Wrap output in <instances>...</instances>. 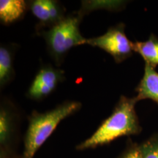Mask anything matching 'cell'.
I'll use <instances>...</instances> for the list:
<instances>
[{
    "label": "cell",
    "mask_w": 158,
    "mask_h": 158,
    "mask_svg": "<svg viewBox=\"0 0 158 158\" xmlns=\"http://www.w3.org/2000/svg\"><path fill=\"white\" fill-rule=\"evenodd\" d=\"M137 102L136 97H120L109 117L102 122L92 135L78 144L76 149H93L110 143L122 136L139 133L141 127L135 109Z\"/></svg>",
    "instance_id": "obj_1"
},
{
    "label": "cell",
    "mask_w": 158,
    "mask_h": 158,
    "mask_svg": "<svg viewBox=\"0 0 158 158\" xmlns=\"http://www.w3.org/2000/svg\"><path fill=\"white\" fill-rule=\"evenodd\" d=\"M81 107L80 102L66 101L45 113L33 112L29 118L21 158H34L37 152L56 130L58 124L80 110Z\"/></svg>",
    "instance_id": "obj_2"
},
{
    "label": "cell",
    "mask_w": 158,
    "mask_h": 158,
    "mask_svg": "<svg viewBox=\"0 0 158 158\" xmlns=\"http://www.w3.org/2000/svg\"><path fill=\"white\" fill-rule=\"evenodd\" d=\"M80 16H65L60 22L43 32L51 56L58 65L62 62L71 48L86 44V39L82 36L79 29Z\"/></svg>",
    "instance_id": "obj_3"
},
{
    "label": "cell",
    "mask_w": 158,
    "mask_h": 158,
    "mask_svg": "<svg viewBox=\"0 0 158 158\" xmlns=\"http://www.w3.org/2000/svg\"><path fill=\"white\" fill-rule=\"evenodd\" d=\"M123 23L110 27L101 36L86 40V44L103 50L113 57L116 63H121L133 54V42L124 32Z\"/></svg>",
    "instance_id": "obj_4"
},
{
    "label": "cell",
    "mask_w": 158,
    "mask_h": 158,
    "mask_svg": "<svg viewBox=\"0 0 158 158\" xmlns=\"http://www.w3.org/2000/svg\"><path fill=\"white\" fill-rule=\"evenodd\" d=\"M64 79V72L59 68L47 65L40 69L29 87L27 96L39 100L50 95Z\"/></svg>",
    "instance_id": "obj_5"
},
{
    "label": "cell",
    "mask_w": 158,
    "mask_h": 158,
    "mask_svg": "<svg viewBox=\"0 0 158 158\" xmlns=\"http://www.w3.org/2000/svg\"><path fill=\"white\" fill-rule=\"evenodd\" d=\"M28 7L42 27L51 28L65 17L62 5L54 0H33L29 2Z\"/></svg>",
    "instance_id": "obj_6"
},
{
    "label": "cell",
    "mask_w": 158,
    "mask_h": 158,
    "mask_svg": "<svg viewBox=\"0 0 158 158\" xmlns=\"http://www.w3.org/2000/svg\"><path fill=\"white\" fill-rule=\"evenodd\" d=\"M136 92H138V95L135 96L138 101L149 99L158 104V73L155 69L145 64L143 78Z\"/></svg>",
    "instance_id": "obj_7"
},
{
    "label": "cell",
    "mask_w": 158,
    "mask_h": 158,
    "mask_svg": "<svg viewBox=\"0 0 158 158\" xmlns=\"http://www.w3.org/2000/svg\"><path fill=\"white\" fill-rule=\"evenodd\" d=\"M15 132V112L9 105L2 103L0 109V146L10 149Z\"/></svg>",
    "instance_id": "obj_8"
},
{
    "label": "cell",
    "mask_w": 158,
    "mask_h": 158,
    "mask_svg": "<svg viewBox=\"0 0 158 158\" xmlns=\"http://www.w3.org/2000/svg\"><path fill=\"white\" fill-rule=\"evenodd\" d=\"M28 4L23 0H1L0 19L4 24H10L21 19L27 10Z\"/></svg>",
    "instance_id": "obj_9"
},
{
    "label": "cell",
    "mask_w": 158,
    "mask_h": 158,
    "mask_svg": "<svg viewBox=\"0 0 158 158\" xmlns=\"http://www.w3.org/2000/svg\"><path fill=\"white\" fill-rule=\"evenodd\" d=\"M133 49L141 55L145 64L154 69L158 65V38L154 35L146 41L133 42Z\"/></svg>",
    "instance_id": "obj_10"
},
{
    "label": "cell",
    "mask_w": 158,
    "mask_h": 158,
    "mask_svg": "<svg viewBox=\"0 0 158 158\" xmlns=\"http://www.w3.org/2000/svg\"><path fill=\"white\" fill-rule=\"evenodd\" d=\"M13 54L9 47L0 48V86L2 88L13 80L14 76Z\"/></svg>",
    "instance_id": "obj_11"
},
{
    "label": "cell",
    "mask_w": 158,
    "mask_h": 158,
    "mask_svg": "<svg viewBox=\"0 0 158 158\" xmlns=\"http://www.w3.org/2000/svg\"><path fill=\"white\" fill-rule=\"evenodd\" d=\"M138 147L142 158H158V134L153 135Z\"/></svg>",
    "instance_id": "obj_12"
},
{
    "label": "cell",
    "mask_w": 158,
    "mask_h": 158,
    "mask_svg": "<svg viewBox=\"0 0 158 158\" xmlns=\"http://www.w3.org/2000/svg\"><path fill=\"white\" fill-rule=\"evenodd\" d=\"M119 158H142L138 145H131Z\"/></svg>",
    "instance_id": "obj_13"
},
{
    "label": "cell",
    "mask_w": 158,
    "mask_h": 158,
    "mask_svg": "<svg viewBox=\"0 0 158 158\" xmlns=\"http://www.w3.org/2000/svg\"><path fill=\"white\" fill-rule=\"evenodd\" d=\"M0 158H16V157L12 154L10 149H1V151H0Z\"/></svg>",
    "instance_id": "obj_14"
}]
</instances>
